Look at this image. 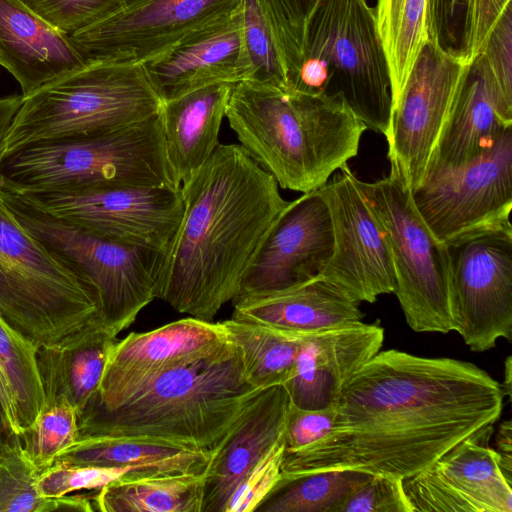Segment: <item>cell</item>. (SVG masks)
I'll return each mask as SVG.
<instances>
[{"label":"cell","mask_w":512,"mask_h":512,"mask_svg":"<svg viewBox=\"0 0 512 512\" xmlns=\"http://www.w3.org/2000/svg\"><path fill=\"white\" fill-rule=\"evenodd\" d=\"M454 331L474 352L512 339V234L493 233L450 246Z\"/></svg>","instance_id":"2e32d148"},{"label":"cell","mask_w":512,"mask_h":512,"mask_svg":"<svg viewBox=\"0 0 512 512\" xmlns=\"http://www.w3.org/2000/svg\"><path fill=\"white\" fill-rule=\"evenodd\" d=\"M358 185L390 244L396 295L415 332L454 331L450 246L439 241L418 213L411 191L391 175Z\"/></svg>","instance_id":"30bf717a"},{"label":"cell","mask_w":512,"mask_h":512,"mask_svg":"<svg viewBox=\"0 0 512 512\" xmlns=\"http://www.w3.org/2000/svg\"><path fill=\"white\" fill-rule=\"evenodd\" d=\"M334 406L307 410L290 405L285 428V451H296L323 438L332 428Z\"/></svg>","instance_id":"ee69618b"},{"label":"cell","mask_w":512,"mask_h":512,"mask_svg":"<svg viewBox=\"0 0 512 512\" xmlns=\"http://www.w3.org/2000/svg\"><path fill=\"white\" fill-rule=\"evenodd\" d=\"M234 84L217 83L162 102L163 142L169 167L182 185L211 156Z\"/></svg>","instance_id":"484cf974"},{"label":"cell","mask_w":512,"mask_h":512,"mask_svg":"<svg viewBox=\"0 0 512 512\" xmlns=\"http://www.w3.org/2000/svg\"><path fill=\"white\" fill-rule=\"evenodd\" d=\"M289 89L339 99L367 128L389 139L391 79L375 12L366 0H320Z\"/></svg>","instance_id":"8992f818"},{"label":"cell","mask_w":512,"mask_h":512,"mask_svg":"<svg viewBox=\"0 0 512 512\" xmlns=\"http://www.w3.org/2000/svg\"><path fill=\"white\" fill-rule=\"evenodd\" d=\"M411 196L430 231L448 246L512 234V128L471 162L430 170Z\"/></svg>","instance_id":"8fae6325"},{"label":"cell","mask_w":512,"mask_h":512,"mask_svg":"<svg viewBox=\"0 0 512 512\" xmlns=\"http://www.w3.org/2000/svg\"><path fill=\"white\" fill-rule=\"evenodd\" d=\"M232 318L282 331L314 333L362 321L359 303L318 277L290 290L232 300Z\"/></svg>","instance_id":"d4e9b609"},{"label":"cell","mask_w":512,"mask_h":512,"mask_svg":"<svg viewBox=\"0 0 512 512\" xmlns=\"http://www.w3.org/2000/svg\"><path fill=\"white\" fill-rule=\"evenodd\" d=\"M203 474L120 478L93 490L95 511L201 512Z\"/></svg>","instance_id":"f1b7e54d"},{"label":"cell","mask_w":512,"mask_h":512,"mask_svg":"<svg viewBox=\"0 0 512 512\" xmlns=\"http://www.w3.org/2000/svg\"><path fill=\"white\" fill-rule=\"evenodd\" d=\"M479 54L502 102L512 110V0L494 23Z\"/></svg>","instance_id":"60d3db41"},{"label":"cell","mask_w":512,"mask_h":512,"mask_svg":"<svg viewBox=\"0 0 512 512\" xmlns=\"http://www.w3.org/2000/svg\"><path fill=\"white\" fill-rule=\"evenodd\" d=\"M120 478H134L127 468L55 463L39 474L36 486L43 497H61L78 490H96Z\"/></svg>","instance_id":"74e56055"},{"label":"cell","mask_w":512,"mask_h":512,"mask_svg":"<svg viewBox=\"0 0 512 512\" xmlns=\"http://www.w3.org/2000/svg\"><path fill=\"white\" fill-rule=\"evenodd\" d=\"M117 337L96 326L58 347H40L37 363L45 403L63 400L80 414L98 391Z\"/></svg>","instance_id":"4316f807"},{"label":"cell","mask_w":512,"mask_h":512,"mask_svg":"<svg viewBox=\"0 0 512 512\" xmlns=\"http://www.w3.org/2000/svg\"><path fill=\"white\" fill-rule=\"evenodd\" d=\"M0 198L32 238L95 293L101 325L112 336L156 298L166 253L97 236L3 184Z\"/></svg>","instance_id":"52a82bcc"},{"label":"cell","mask_w":512,"mask_h":512,"mask_svg":"<svg viewBox=\"0 0 512 512\" xmlns=\"http://www.w3.org/2000/svg\"><path fill=\"white\" fill-rule=\"evenodd\" d=\"M161 107L142 65L89 63L23 97L0 152L112 132L158 114Z\"/></svg>","instance_id":"ba28073f"},{"label":"cell","mask_w":512,"mask_h":512,"mask_svg":"<svg viewBox=\"0 0 512 512\" xmlns=\"http://www.w3.org/2000/svg\"><path fill=\"white\" fill-rule=\"evenodd\" d=\"M282 31L288 56V87L302 54L308 21L320 0H267Z\"/></svg>","instance_id":"7bdbcfd3"},{"label":"cell","mask_w":512,"mask_h":512,"mask_svg":"<svg viewBox=\"0 0 512 512\" xmlns=\"http://www.w3.org/2000/svg\"><path fill=\"white\" fill-rule=\"evenodd\" d=\"M510 128L512 110L502 102L483 56L478 54L463 68L427 173L471 162Z\"/></svg>","instance_id":"603a6c76"},{"label":"cell","mask_w":512,"mask_h":512,"mask_svg":"<svg viewBox=\"0 0 512 512\" xmlns=\"http://www.w3.org/2000/svg\"><path fill=\"white\" fill-rule=\"evenodd\" d=\"M428 0H377L376 24L389 68L394 108L424 44Z\"/></svg>","instance_id":"4dcf8cb0"},{"label":"cell","mask_w":512,"mask_h":512,"mask_svg":"<svg viewBox=\"0 0 512 512\" xmlns=\"http://www.w3.org/2000/svg\"><path fill=\"white\" fill-rule=\"evenodd\" d=\"M490 426L403 480L412 512H512L511 482L488 446Z\"/></svg>","instance_id":"ac0fdd59"},{"label":"cell","mask_w":512,"mask_h":512,"mask_svg":"<svg viewBox=\"0 0 512 512\" xmlns=\"http://www.w3.org/2000/svg\"><path fill=\"white\" fill-rule=\"evenodd\" d=\"M21 193L52 215L97 236L167 255L184 207L181 188L171 187L118 186Z\"/></svg>","instance_id":"4fadbf2b"},{"label":"cell","mask_w":512,"mask_h":512,"mask_svg":"<svg viewBox=\"0 0 512 512\" xmlns=\"http://www.w3.org/2000/svg\"><path fill=\"white\" fill-rule=\"evenodd\" d=\"M38 349L0 316V368L13 394L19 433L34 421L45 404Z\"/></svg>","instance_id":"836d02e7"},{"label":"cell","mask_w":512,"mask_h":512,"mask_svg":"<svg viewBox=\"0 0 512 512\" xmlns=\"http://www.w3.org/2000/svg\"><path fill=\"white\" fill-rule=\"evenodd\" d=\"M142 67L162 102L213 84L245 81L249 66L241 9L194 33Z\"/></svg>","instance_id":"44dd1931"},{"label":"cell","mask_w":512,"mask_h":512,"mask_svg":"<svg viewBox=\"0 0 512 512\" xmlns=\"http://www.w3.org/2000/svg\"><path fill=\"white\" fill-rule=\"evenodd\" d=\"M474 0H428V40L463 64L473 59Z\"/></svg>","instance_id":"d590c367"},{"label":"cell","mask_w":512,"mask_h":512,"mask_svg":"<svg viewBox=\"0 0 512 512\" xmlns=\"http://www.w3.org/2000/svg\"><path fill=\"white\" fill-rule=\"evenodd\" d=\"M57 30L69 36L105 18L125 0H22Z\"/></svg>","instance_id":"f35d334b"},{"label":"cell","mask_w":512,"mask_h":512,"mask_svg":"<svg viewBox=\"0 0 512 512\" xmlns=\"http://www.w3.org/2000/svg\"><path fill=\"white\" fill-rule=\"evenodd\" d=\"M228 340L222 322L194 317L117 339L98 391L85 408H116L159 373L201 356Z\"/></svg>","instance_id":"d6986e66"},{"label":"cell","mask_w":512,"mask_h":512,"mask_svg":"<svg viewBox=\"0 0 512 512\" xmlns=\"http://www.w3.org/2000/svg\"><path fill=\"white\" fill-rule=\"evenodd\" d=\"M20 444L18 434L11 426L9 419L0 403V456Z\"/></svg>","instance_id":"681fc988"},{"label":"cell","mask_w":512,"mask_h":512,"mask_svg":"<svg viewBox=\"0 0 512 512\" xmlns=\"http://www.w3.org/2000/svg\"><path fill=\"white\" fill-rule=\"evenodd\" d=\"M210 454L134 437L78 438L55 458V463L129 469L134 478L163 474H203Z\"/></svg>","instance_id":"83f0119b"},{"label":"cell","mask_w":512,"mask_h":512,"mask_svg":"<svg viewBox=\"0 0 512 512\" xmlns=\"http://www.w3.org/2000/svg\"><path fill=\"white\" fill-rule=\"evenodd\" d=\"M22 102V95L0 98V146Z\"/></svg>","instance_id":"7dc6e473"},{"label":"cell","mask_w":512,"mask_h":512,"mask_svg":"<svg viewBox=\"0 0 512 512\" xmlns=\"http://www.w3.org/2000/svg\"><path fill=\"white\" fill-rule=\"evenodd\" d=\"M504 396L511 398L512 391V357L508 356L504 363V382L501 385Z\"/></svg>","instance_id":"f907efd6"},{"label":"cell","mask_w":512,"mask_h":512,"mask_svg":"<svg viewBox=\"0 0 512 512\" xmlns=\"http://www.w3.org/2000/svg\"><path fill=\"white\" fill-rule=\"evenodd\" d=\"M18 436L25 458L41 474L53 465L62 450L79 438L77 412L66 401L47 402Z\"/></svg>","instance_id":"e575fe53"},{"label":"cell","mask_w":512,"mask_h":512,"mask_svg":"<svg viewBox=\"0 0 512 512\" xmlns=\"http://www.w3.org/2000/svg\"><path fill=\"white\" fill-rule=\"evenodd\" d=\"M331 218L333 250L320 278L357 303L394 293L396 278L387 234L358 178L345 164L318 189Z\"/></svg>","instance_id":"5bb4252c"},{"label":"cell","mask_w":512,"mask_h":512,"mask_svg":"<svg viewBox=\"0 0 512 512\" xmlns=\"http://www.w3.org/2000/svg\"><path fill=\"white\" fill-rule=\"evenodd\" d=\"M0 184L20 192L181 188L166 159L160 112L108 133L0 152Z\"/></svg>","instance_id":"5b68a950"},{"label":"cell","mask_w":512,"mask_h":512,"mask_svg":"<svg viewBox=\"0 0 512 512\" xmlns=\"http://www.w3.org/2000/svg\"><path fill=\"white\" fill-rule=\"evenodd\" d=\"M495 451L500 457V466L505 477L512 480V422L506 420L501 423L496 435Z\"/></svg>","instance_id":"bcb514c9"},{"label":"cell","mask_w":512,"mask_h":512,"mask_svg":"<svg viewBox=\"0 0 512 512\" xmlns=\"http://www.w3.org/2000/svg\"><path fill=\"white\" fill-rule=\"evenodd\" d=\"M183 214L156 298L212 321L241 281L289 201L240 144H219L181 185Z\"/></svg>","instance_id":"7a4b0ae2"},{"label":"cell","mask_w":512,"mask_h":512,"mask_svg":"<svg viewBox=\"0 0 512 512\" xmlns=\"http://www.w3.org/2000/svg\"><path fill=\"white\" fill-rule=\"evenodd\" d=\"M339 512H412L403 480L370 475L339 508Z\"/></svg>","instance_id":"b9f144b4"},{"label":"cell","mask_w":512,"mask_h":512,"mask_svg":"<svg viewBox=\"0 0 512 512\" xmlns=\"http://www.w3.org/2000/svg\"><path fill=\"white\" fill-rule=\"evenodd\" d=\"M86 65L69 35L22 0H0V66L18 81L23 97Z\"/></svg>","instance_id":"cb8c5ba5"},{"label":"cell","mask_w":512,"mask_h":512,"mask_svg":"<svg viewBox=\"0 0 512 512\" xmlns=\"http://www.w3.org/2000/svg\"><path fill=\"white\" fill-rule=\"evenodd\" d=\"M464 66L428 40L394 108L387 140L389 175L410 191L426 176Z\"/></svg>","instance_id":"9a60e30c"},{"label":"cell","mask_w":512,"mask_h":512,"mask_svg":"<svg viewBox=\"0 0 512 512\" xmlns=\"http://www.w3.org/2000/svg\"><path fill=\"white\" fill-rule=\"evenodd\" d=\"M0 316L38 348L102 327L95 293L32 238L1 198Z\"/></svg>","instance_id":"9c48e42d"},{"label":"cell","mask_w":512,"mask_h":512,"mask_svg":"<svg viewBox=\"0 0 512 512\" xmlns=\"http://www.w3.org/2000/svg\"><path fill=\"white\" fill-rule=\"evenodd\" d=\"M284 453L283 436L245 474L227 501L224 512L255 511L277 483L281 475Z\"/></svg>","instance_id":"ab89813d"},{"label":"cell","mask_w":512,"mask_h":512,"mask_svg":"<svg viewBox=\"0 0 512 512\" xmlns=\"http://www.w3.org/2000/svg\"><path fill=\"white\" fill-rule=\"evenodd\" d=\"M332 250L331 218L323 197L318 189L303 193L273 224L235 298L278 293L318 278Z\"/></svg>","instance_id":"e0dca14e"},{"label":"cell","mask_w":512,"mask_h":512,"mask_svg":"<svg viewBox=\"0 0 512 512\" xmlns=\"http://www.w3.org/2000/svg\"><path fill=\"white\" fill-rule=\"evenodd\" d=\"M243 0H125L70 36L89 63L143 65L203 28L237 13Z\"/></svg>","instance_id":"7c38bea8"},{"label":"cell","mask_w":512,"mask_h":512,"mask_svg":"<svg viewBox=\"0 0 512 512\" xmlns=\"http://www.w3.org/2000/svg\"><path fill=\"white\" fill-rule=\"evenodd\" d=\"M260 391L229 339L159 373L116 408H85L79 438H144L211 455Z\"/></svg>","instance_id":"3957f363"},{"label":"cell","mask_w":512,"mask_h":512,"mask_svg":"<svg viewBox=\"0 0 512 512\" xmlns=\"http://www.w3.org/2000/svg\"><path fill=\"white\" fill-rule=\"evenodd\" d=\"M242 36L251 81L288 88V56L280 26L267 0H243Z\"/></svg>","instance_id":"d6a6232c"},{"label":"cell","mask_w":512,"mask_h":512,"mask_svg":"<svg viewBox=\"0 0 512 512\" xmlns=\"http://www.w3.org/2000/svg\"><path fill=\"white\" fill-rule=\"evenodd\" d=\"M0 403L15 432L19 434L16 406L10 386L0 368Z\"/></svg>","instance_id":"c3c4849f"},{"label":"cell","mask_w":512,"mask_h":512,"mask_svg":"<svg viewBox=\"0 0 512 512\" xmlns=\"http://www.w3.org/2000/svg\"><path fill=\"white\" fill-rule=\"evenodd\" d=\"M371 474L354 470L281 473L256 512H339L348 496Z\"/></svg>","instance_id":"1f68e13d"},{"label":"cell","mask_w":512,"mask_h":512,"mask_svg":"<svg viewBox=\"0 0 512 512\" xmlns=\"http://www.w3.org/2000/svg\"><path fill=\"white\" fill-rule=\"evenodd\" d=\"M225 117L279 187L301 193L321 188L354 158L368 129L339 99L251 81L233 85Z\"/></svg>","instance_id":"277c9868"},{"label":"cell","mask_w":512,"mask_h":512,"mask_svg":"<svg viewBox=\"0 0 512 512\" xmlns=\"http://www.w3.org/2000/svg\"><path fill=\"white\" fill-rule=\"evenodd\" d=\"M384 334L378 321L309 334L300 346L292 376L283 384L291 405L307 410L334 406L352 375L381 350Z\"/></svg>","instance_id":"ffe728a7"},{"label":"cell","mask_w":512,"mask_h":512,"mask_svg":"<svg viewBox=\"0 0 512 512\" xmlns=\"http://www.w3.org/2000/svg\"><path fill=\"white\" fill-rule=\"evenodd\" d=\"M504 397L473 363L380 350L341 390L330 431L285 451L281 473L354 470L404 480L493 426Z\"/></svg>","instance_id":"6da1fadb"},{"label":"cell","mask_w":512,"mask_h":512,"mask_svg":"<svg viewBox=\"0 0 512 512\" xmlns=\"http://www.w3.org/2000/svg\"><path fill=\"white\" fill-rule=\"evenodd\" d=\"M290 398L283 385L261 390L210 455L201 512H224L245 474L285 434Z\"/></svg>","instance_id":"7402d4cb"},{"label":"cell","mask_w":512,"mask_h":512,"mask_svg":"<svg viewBox=\"0 0 512 512\" xmlns=\"http://www.w3.org/2000/svg\"><path fill=\"white\" fill-rule=\"evenodd\" d=\"M39 474L25 458L21 444L0 456V512H53L56 497H43Z\"/></svg>","instance_id":"8d00e7d4"},{"label":"cell","mask_w":512,"mask_h":512,"mask_svg":"<svg viewBox=\"0 0 512 512\" xmlns=\"http://www.w3.org/2000/svg\"><path fill=\"white\" fill-rule=\"evenodd\" d=\"M511 0H474L472 54L477 56L494 23Z\"/></svg>","instance_id":"f6af8a7d"},{"label":"cell","mask_w":512,"mask_h":512,"mask_svg":"<svg viewBox=\"0 0 512 512\" xmlns=\"http://www.w3.org/2000/svg\"><path fill=\"white\" fill-rule=\"evenodd\" d=\"M222 323L229 339L241 351L247 381L260 390L283 385L292 376L300 346L311 334L233 318Z\"/></svg>","instance_id":"f546056e"}]
</instances>
